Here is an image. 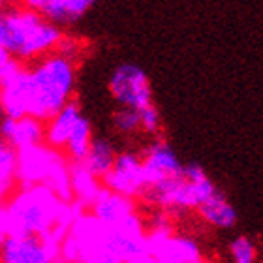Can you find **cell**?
<instances>
[{
  "mask_svg": "<svg viewBox=\"0 0 263 263\" xmlns=\"http://www.w3.org/2000/svg\"><path fill=\"white\" fill-rule=\"evenodd\" d=\"M11 220V235H45L53 228L70 230L77 214L85 211L76 201H61L44 184L19 188L6 205Z\"/></svg>",
  "mask_w": 263,
  "mask_h": 263,
  "instance_id": "3",
  "label": "cell"
},
{
  "mask_svg": "<svg viewBox=\"0 0 263 263\" xmlns=\"http://www.w3.org/2000/svg\"><path fill=\"white\" fill-rule=\"evenodd\" d=\"M70 184L71 199L83 209L90 207L102 190V181L90 173L83 162H70Z\"/></svg>",
  "mask_w": 263,
  "mask_h": 263,
  "instance_id": "16",
  "label": "cell"
},
{
  "mask_svg": "<svg viewBox=\"0 0 263 263\" xmlns=\"http://www.w3.org/2000/svg\"><path fill=\"white\" fill-rule=\"evenodd\" d=\"M201 263H209V261H201Z\"/></svg>",
  "mask_w": 263,
  "mask_h": 263,
  "instance_id": "29",
  "label": "cell"
},
{
  "mask_svg": "<svg viewBox=\"0 0 263 263\" xmlns=\"http://www.w3.org/2000/svg\"><path fill=\"white\" fill-rule=\"evenodd\" d=\"M141 164L147 186L181 175L182 171V164L179 156L175 154V151L171 148L170 143L162 141V139L148 143L145 153L141 154Z\"/></svg>",
  "mask_w": 263,
  "mask_h": 263,
  "instance_id": "9",
  "label": "cell"
},
{
  "mask_svg": "<svg viewBox=\"0 0 263 263\" xmlns=\"http://www.w3.org/2000/svg\"><path fill=\"white\" fill-rule=\"evenodd\" d=\"M92 126H90V121H88L87 117L83 115L77 124L73 126L71 134L68 136L66 139V145H64V156L70 162H83L85 158V154H87L88 147H90V143H92Z\"/></svg>",
  "mask_w": 263,
  "mask_h": 263,
  "instance_id": "18",
  "label": "cell"
},
{
  "mask_svg": "<svg viewBox=\"0 0 263 263\" xmlns=\"http://www.w3.org/2000/svg\"><path fill=\"white\" fill-rule=\"evenodd\" d=\"M83 117L81 107L77 102L70 100L68 104L59 109L55 115L51 117L49 121L44 122V143L49 145L55 151H64L66 139L71 134L73 126L77 124V121Z\"/></svg>",
  "mask_w": 263,
  "mask_h": 263,
  "instance_id": "13",
  "label": "cell"
},
{
  "mask_svg": "<svg viewBox=\"0 0 263 263\" xmlns=\"http://www.w3.org/2000/svg\"><path fill=\"white\" fill-rule=\"evenodd\" d=\"M196 211L205 224L213 226L216 230H231L237 226V218H239L235 207L228 201V197L218 188Z\"/></svg>",
  "mask_w": 263,
  "mask_h": 263,
  "instance_id": "15",
  "label": "cell"
},
{
  "mask_svg": "<svg viewBox=\"0 0 263 263\" xmlns=\"http://www.w3.org/2000/svg\"><path fill=\"white\" fill-rule=\"evenodd\" d=\"M0 137L10 143L15 151L42 143L44 141V121L30 115L19 117V119L2 117L0 119Z\"/></svg>",
  "mask_w": 263,
  "mask_h": 263,
  "instance_id": "12",
  "label": "cell"
},
{
  "mask_svg": "<svg viewBox=\"0 0 263 263\" xmlns=\"http://www.w3.org/2000/svg\"><path fill=\"white\" fill-rule=\"evenodd\" d=\"M19 0H0V8H4V6H11V4H17Z\"/></svg>",
  "mask_w": 263,
  "mask_h": 263,
  "instance_id": "27",
  "label": "cell"
},
{
  "mask_svg": "<svg viewBox=\"0 0 263 263\" xmlns=\"http://www.w3.org/2000/svg\"><path fill=\"white\" fill-rule=\"evenodd\" d=\"M11 57H10V53H8V51L4 49V47H0V66H4L6 62L10 61Z\"/></svg>",
  "mask_w": 263,
  "mask_h": 263,
  "instance_id": "26",
  "label": "cell"
},
{
  "mask_svg": "<svg viewBox=\"0 0 263 263\" xmlns=\"http://www.w3.org/2000/svg\"><path fill=\"white\" fill-rule=\"evenodd\" d=\"M214 190V182L201 165L188 164L182 165L181 175L148 184L143 192V199L165 213H184L199 207Z\"/></svg>",
  "mask_w": 263,
  "mask_h": 263,
  "instance_id": "4",
  "label": "cell"
},
{
  "mask_svg": "<svg viewBox=\"0 0 263 263\" xmlns=\"http://www.w3.org/2000/svg\"><path fill=\"white\" fill-rule=\"evenodd\" d=\"M230 263H256L258 261V247L250 237H237L230 245Z\"/></svg>",
  "mask_w": 263,
  "mask_h": 263,
  "instance_id": "21",
  "label": "cell"
},
{
  "mask_svg": "<svg viewBox=\"0 0 263 263\" xmlns=\"http://www.w3.org/2000/svg\"><path fill=\"white\" fill-rule=\"evenodd\" d=\"M88 209H90V213H92L94 218H98L105 228L119 226L121 222H124L128 216L137 213L136 201H134L132 197L111 192V190H107V188H104V186H102L98 197L94 199V203Z\"/></svg>",
  "mask_w": 263,
  "mask_h": 263,
  "instance_id": "11",
  "label": "cell"
},
{
  "mask_svg": "<svg viewBox=\"0 0 263 263\" xmlns=\"http://www.w3.org/2000/svg\"><path fill=\"white\" fill-rule=\"evenodd\" d=\"M100 181L104 188L132 197V199L143 196L145 188H147V181H145V173H143L141 156L132 151L119 153L109 171Z\"/></svg>",
  "mask_w": 263,
  "mask_h": 263,
  "instance_id": "6",
  "label": "cell"
},
{
  "mask_svg": "<svg viewBox=\"0 0 263 263\" xmlns=\"http://www.w3.org/2000/svg\"><path fill=\"white\" fill-rule=\"evenodd\" d=\"M27 68L28 115L40 121H49L62 109L76 90L77 62L76 59L55 49L32 61Z\"/></svg>",
  "mask_w": 263,
  "mask_h": 263,
  "instance_id": "1",
  "label": "cell"
},
{
  "mask_svg": "<svg viewBox=\"0 0 263 263\" xmlns=\"http://www.w3.org/2000/svg\"><path fill=\"white\" fill-rule=\"evenodd\" d=\"M124 263H154V258L148 252H143V254H139V256H134V258H130L128 261H124Z\"/></svg>",
  "mask_w": 263,
  "mask_h": 263,
  "instance_id": "25",
  "label": "cell"
},
{
  "mask_svg": "<svg viewBox=\"0 0 263 263\" xmlns=\"http://www.w3.org/2000/svg\"><path fill=\"white\" fill-rule=\"evenodd\" d=\"M59 250L38 235H8L0 247V263H51Z\"/></svg>",
  "mask_w": 263,
  "mask_h": 263,
  "instance_id": "8",
  "label": "cell"
},
{
  "mask_svg": "<svg viewBox=\"0 0 263 263\" xmlns=\"http://www.w3.org/2000/svg\"><path fill=\"white\" fill-rule=\"evenodd\" d=\"M23 6L38 11L47 21L68 27L81 19L96 0H21Z\"/></svg>",
  "mask_w": 263,
  "mask_h": 263,
  "instance_id": "10",
  "label": "cell"
},
{
  "mask_svg": "<svg viewBox=\"0 0 263 263\" xmlns=\"http://www.w3.org/2000/svg\"><path fill=\"white\" fill-rule=\"evenodd\" d=\"M61 151L51 148L44 141L23 147L17 151V167H15V181L19 188L36 186L44 184L45 177L49 173L51 165L55 164L57 156Z\"/></svg>",
  "mask_w": 263,
  "mask_h": 263,
  "instance_id": "7",
  "label": "cell"
},
{
  "mask_svg": "<svg viewBox=\"0 0 263 263\" xmlns=\"http://www.w3.org/2000/svg\"><path fill=\"white\" fill-rule=\"evenodd\" d=\"M113 126L119 134L132 136L139 130V111L130 107H121L113 113Z\"/></svg>",
  "mask_w": 263,
  "mask_h": 263,
  "instance_id": "22",
  "label": "cell"
},
{
  "mask_svg": "<svg viewBox=\"0 0 263 263\" xmlns=\"http://www.w3.org/2000/svg\"><path fill=\"white\" fill-rule=\"evenodd\" d=\"M115 156H117L115 145L109 139H105V137H96L90 143V147H88L87 154L83 158V164H85V167L90 173H94L98 179H102L109 171L111 165H113Z\"/></svg>",
  "mask_w": 263,
  "mask_h": 263,
  "instance_id": "17",
  "label": "cell"
},
{
  "mask_svg": "<svg viewBox=\"0 0 263 263\" xmlns=\"http://www.w3.org/2000/svg\"><path fill=\"white\" fill-rule=\"evenodd\" d=\"M154 263H201V248L188 235H173L151 250Z\"/></svg>",
  "mask_w": 263,
  "mask_h": 263,
  "instance_id": "14",
  "label": "cell"
},
{
  "mask_svg": "<svg viewBox=\"0 0 263 263\" xmlns=\"http://www.w3.org/2000/svg\"><path fill=\"white\" fill-rule=\"evenodd\" d=\"M109 94L121 107L143 109L153 104V87L141 66L134 62L119 64L107 81Z\"/></svg>",
  "mask_w": 263,
  "mask_h": 263,
  "instance_id": "5",
  "label": "cell"
},
{
  "mask_svg": "<svg viewBox=\"0 0 263 263\" xmlns=\"http://www.w3.org/2000/svg\"><path fill=\"white\" fill-rule=\"evenodd\" d=\"M51 263H68V261H64V259H62V258H55Z\"/></svg>",
  "mask_w": 263,
  "mask_h": 263,
  "instance_id": "28",
  "label": "cell"
},
{
  "mask_svg": "<svg viewBox=\"0 0 263 263\" xmlns=\"http://www.w3.org/2000/svg\"><path fill=\"white\" fill-rule=\"evenodd\" d=\"M44 186H47L61 201L70 203L71 199V184H70V162L64 154H59L55 164L51 165L49 173L45 177Z\"/></svg>",
  "mask_w": 263,
  "mask_h": 263,
  "instance_id": "19",
  "label": "cell"
},
{
  "mask_svg": "<svg viewBox=\"0 0 263 263\" xmlns=\"http://www.w3.org/2000/svg\"><path fill=\"white\" fill-rule=\"evenodd\" d=\"M160 126H162V117H160V111L156 109V105L151 104L139 109V130L154 136L160 132Z\"/></svg>",
  "mask_w": 263,
  "mask_h": 263,
  "instance_id": "23",
  "label": "cell"
},
{
  "mask_svg": "<svg viewBox=\"0 0 263 263\" xmlns=\"http://www.w3.org/2000/svg\"><path fill=\"white\" fill-rule=\"evenodd\" d=\"M85 263H122V261L117 258L113 252H109L107 248H102L100 252H96L94 256H90Z\"/></svg>",
  "mask_w": 263,
  "mask_h": 263,
  "instance_id": "24",
  "label": "cell"
},
{
  "mask_svg": "<svg viewBox=\"0 0 263 263\" xmlns=\"http://www.w3.org/2000/svg\"><path fill=\"white\" fill-rule=\"evenodd\" d=\"M64 38L62 27L19 4L0 8V47L19 62H32L55 51Z\"/></svg>",
  "mask_w": 263,
  "mask_h": 263,
  "instance_id": "2",
  "label": "cell"
},
{
  "mask_svg": "<svg viewBox=\"0 0 263 263\" xmlns=\"http://www.w3.org/2000/svg\"><path fill=\"white\" fill-rule=\"evenodd\" d=\"M15 167H17V151L10 143L0 137V207L6 203V197L10 196L15 181Z\"/></svg>",
  "mask_w": 263,
  "mask_h": 263,
  "instance_id": "20",
  "label": "cell"
}]
</instances>
